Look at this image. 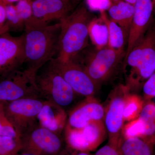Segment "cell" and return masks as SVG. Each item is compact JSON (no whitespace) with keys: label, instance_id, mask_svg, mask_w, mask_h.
<instances>
[{"label":"cell","instance_id":"32","mask_svg":"<svg viewBox=\"0 0 155 155\" xmlns=\"http://www.w3.org/2000/svg\"><path fill=\"white\" fill-rule=\"evenodd\" d=\"M16 155H37L31 153L26 152L20 150Z\"/></svg>","mask_w":155,"mask_h":155},{"label":"cell","instance_id":"4","mask_svg":"<svg viewBox=\"0 0 155 155\" xmlns=\"http://www.w3.org/2000/svg\"><path fill=\"white\" fill-rule=\"evenodd\" d=\"M35 82L43 99L52 102L65 110L74 101L76 94L59 72L54 59L37 70Z\"/></svg>","mask_w":155,"mask_h":155},{"label":"cell","instance_id":"14","mask_svg":"<svg viewBox=\"0 0 155 155\" xmlns=\"http://www.w3.org/2000/svg\"><path fill=\"white\" fill-rule=\"evenodd\" d=\"M105 109L94 97L85 99L70 111L66 127L80 129L92 122L104 121Z\"/></svg>","mask_w":155,"mask_h":155},{"label":"cell","instance_id":"5","mask_svg":"<svg viewBox=\"0 0 155 155\" xmlns=\"http://www.w3.org/2000/svg\"><path fill=\"white\" fill-rule=\"evenodd\" d=\"M22 68L0 75V102L27 98H41L35 84V73Z\"/></svg>","mask_w":155,"mask_h":155},{"label":"cell","instance_id":"33","mask_svg":"<svg viewBox=\"0 0 155 155\" xmlns=\"http://www.w3.org/2000/svg\"><path fill=\"white\" fill-rule=\"evenodd\" d=\"M124 1H125V2H127V3H130V4L133 5H134L137 0H124Z\"/></svg>","mask_w":155,"mask_h":155},{"label":"cell","instance_id":"22","mask_svg":"<svg viewBox=\"0 0 155 155\" xmlns=\"http://www.w3.org/2000/svg\"><path fill=\"white\" fill-rule=\"evenodd\" d=\"M6 20L9 31H18L25 29V22L19 17L15 5L13 4L6 5Z\"/></svg>","mask_w":155,"mask_h":155},{"label":"cell","instance_id":"26","mask_svg":"<svg viewBox=\"0 0 155 155\" xmlns=\"http://www.w3.org/2000/svg\"><path fill=\"white\" fill-rule=\"evenodd\" d=\"M31 2L30 0H19L15 5L17 13L25 22V26L31 22L33 16Z\"/></svg>","mask_w":155,"mask_h":155},{"label":"cell","instance_id":"18","mask_svg":"<svg viewBox=\"0 0 155 155\" xmlns=\"http://www.w3.org/2000/svg\"><path fill=\"white\" fill-rule=\"evenodd\" d=\"M155 146L140 137H121L118 149L121 155H155Z\"/></svg>","mask_w":155,"mask_h":155},{"label":"cell","instance_id":"25","mask_svg":"<svg viewBox=\"0 0 155 155\" xmlns=\"http://www.w3.org/2000/svg\"><path fill=\"white\" fill-rule=\"evenodd\" d=\"M0 136L19 138L14 127L6 116L4 110V104L1 102H0Z\"/></svg>","mask_w":155,"mask_h":155},{"label":"cell","instance_id":"39","mask_svg":"<svg viewBox=\"0 0 155 155\" xmlns=\"http://www.w3.org/2000/svg\"><path fill=\"white\" fill-rule=\"evenodd\" d=\"M154 11H155V10H154Z\"/></svg>","mask_w":155,"mask_h":155},{"label":"cell","instance_id":"23","mask_svg":"<svg viewBox=\"0 0 155 155\" xmlns=\"http://www.w3.org/2000/svg\"><path fill=\"white\" fill-rule=\"evenodd\" d=\"M21 148L20 139L0 136V155H16Z\"/></svg>","mask_w":155,"mask_h":155},{"label":"cell","instance_id":"20","mask_svg":"<svg viewBox=\"0 0 155 155\" xmlns=\"http://www.w3.org/2000/svg\"><path fill=\"white\" fill-rule=\"evenodd\" d=\"M102 17L107 29L108 46L116 50H124L125 40H127L125 31L116 22L107 18L104 13Z\"/></svg>","mask_w":155,"mask_h":155},{"label":"cell","instance_id":"37","mask_svg":"<svg viewBox=\"0 0 155 155\" xmlns=\"http://www.w3.org/2000/svg\"><path fill=\"white\" fill-rule=\"evenodd\" d=\"M30 1H32V0H30Z\"/></svg>","mask_w":155,"mask_h":155},{"label":"cell","instance_id":"6","mask_svg":"<svg viewBox=\"0 0 155 155\" xmlns=\"http://www.w3.org/2000/svg\"><path fill=\"white\" fill-rule=\"evenodd\" d=\"M125 55L124 50L115 49L107 45L89 54L85 58L81 59L80 62H75L83 67L99 86L113 75Z\"/></svg>","mask_w":155,"mask_h":155},{"label":"cell","instance_id":"28","mask_svg":"<svg viewBox=\"0 0 155 155\" xmlns=\"http://www.w3.org/2000/svg\"><path fill=\"white\" fill-rule=\"evenodd\" d=\"M2 3L0 2V35L9 32V29L6 20L5 7Z\"/></svg>","mask_w":155,"mask_h":155},{"label":"cell","instance_id":"3","mask_svg":"<svg viewBox=\"0 0 155 155\" xmlns=\"http://www.w3.org/2000/svg\"><path fill=\"white\" fill-rule=\"evenodd\" d=\"M130 68L125 85L130 91L138 90L155 71V26L151 23L142 38L125 61Z\"/></svg>","mask_w":155,"mask_h":155},{"label":"cell","instance_id":"35","mask_svg":"<svg viewBox=\"0 0 155 155\" xmlns=\"http://www.w3.org/2000/svg\"><path fill=\"white\" fill-rule=\"evenodd\" d=\"M154 10L155 9V0H152Z\"/></svg>","mask_w":155,"mask_h":155},{"label":"cell","instance_id":"11","mask_svg":"<svg viewBox=\"0 0 155 155\" xmlns=\"http://www.w3.org/2000/svg\"><path fill=\"white\" fill-rule=\"evenodd\" d=\"M54 61L61 75L76 95L85 97H94L98 86L83 67L73 61L61 62L55 58Z\"/></svg>","mask_w":155,"mask_h":155},{"label":"cell","instance_id":"12","mask_svg":"<svg viewBox=\"0 0 155 155\" xmlns=\"http://www.w3.org/2000/svg\"><path fill=\"white\" fill-rule=\"evenodd\" d=\"M25 63L24 35H0V75L22 68Z\"/></svg>","mask_w":155,"mask_h":155},{"label":"cell","instance_id":"30","mask_svg":"<svg viewBox=\"0 0 155 155\" xmlns=\"http://www.w3.org/2000/svg\"><path fill=\"white\" fill-rule=\"evenodd\" d=\"M59 155H92L90 152H88L80 151L70 149L69 148L65 147Z\"/></svg>","mask_w":155,"mask_h":155},{"label":"cell","instance_id":"19","mask_svg":"<svg viewBox=\"0 0 155 155\" xmlns=\"http://www.w3.org/2000/svg\"><path fill=\"white\" fill-rule=\"evenodd\" d=\"M144 126L143 139L153 143L155 133V104L151 101H144L143 107L138 118Z\"/></svg>","mask_w":155,"mask_h":155},{"label":"cell","instance_id":"31","mask_svg":"<svg viewBox=\"0 0 155 155\" xmlns=\"http://www.w3.org/2000/svg\"><path fill=\"white\" fill-rule=\"evenodd\" d=\"M19 1V0H1L2 2L5 5H10V4H13V3L18 2Z\"/></svg>","mask_w":155,"mask_h":155},{"label":"cell","instance_id":"24","mask_svg":"<svg viewBox=\"0 0 155 155\" xmlns=\"http://www.w3.org/2000/svg\"><path fill=\"white\" fill-rule=\"evenodd\" d=\"M144 130L143 123L137 118L124 125L121 137L124 138L138 137L143 139Z\"/></svg>","mask_w":155,"mask_h":155},{"label":"cell","instance_id":"15","mask_svg":"<svg viewBox=\"0 0 155 155\" xmlns=\"http://www.w3.org/2000/svg\"><path fill=\"white\" fill-rule=\"evenodd\" d=\"M134 7V14L127 37L125 61L150 25L154 10L152 0H137Z\"/></svg>","mask_w":155,"mask_h":155},{"label":"cell","instance_id":"1","mask_svg":"<svg viewBox=\"0 0 155 155\" xmlns=\"http://www.w3.org/2000/svg\"><path fill=\"white\" fill-rule=\"evenodd\" d=\"M94 18L84 5L79 6L60 21L58 61H72L88 46L89 27Z\"/></svg>","mask_w":155,"mask_h":155},{"label":"cell","instance_id":"17","mask_svg":"<svg viewBox=\"0 0 155 155\" xmlns=\"http://www.w3.org/2000/svg\"><path fill=\"white\" fill-rule=\"evenodd\" d=\"M110 19L125 31L127 39L134 12V5L124 1L113 3L108 9Z\"/></svg>","mask_w":155,"mask_h":155},{"label":"cell","instance_id":"29","mask_svg":"<svg viewBox=\"0 0 155 155\" xmlns=\"http://www.w3.org/2000/svg\"><path fill=\"white\" fill-rule=\"evenodd\" d=\"M93 155H121L118 147L109 144H106L98 150Z\"/></svg>","mask_w":155,"mask_h":155},{"label":"cell","instance_id":"8","mask_svg":"<svg viewBox=\"0 0 155 155\" xmlns=\"http://www.w3.org/2000/svg\"><path fill=\"white\" fill-rule=\"evenodd\" d=\"M130 92L125 85L120 84L113 90L104 107V122L108 136L109 144L118 147L124 126L125 98Z\"/></svg>","mask_w":155,"mask_h":155},{"label":"cell","instance_id":"7","mask_svg":"<svg viewBox=\"0 0 155 155\" xmlns=\"http://www.w3.org/2000/svg\"><path fill=\"white\" fill-rule=\"evenodd\" d=\"M45 101L40 98H27L3 103L6 116L19 138L38 123V116Z\"/></svg>","mask_w":155,"mask_h":155},{"label":"cell","instance_id":"21","mask_svg":"<svg viewBox=\"0 0 155 155\" xmlns=\"http://www.w3.org/2000/svg\"><path fill=\"white\" fill-rule=\"evenodd\" d=\"M144 100L137 94H127L125 100L124 107V121L130 122L137 119L143 107Z\"/></svg>","mask_w":155,"mask_h":155},{"label":"cell","instance_id":"36","mask_svg":"<svg viewBox=\"0 0 155 155\" xmlns=\"http://www.w3.org/2000/svg\"><path fill=\"white\" fill-rule=\"evenodd\" d=\"M0 2H1V0H0Z\"/></svg>","mask_w":155,"mask_h":155},{"label":"cell","instance_id":"38","mask_svg":"<svg viewBox=\"0 0 155 155\" xmlns=\"http://www.w3.org/2000/svg\"><path fill=\"white\" fill-rule=\"evenodd\" d=\"M67 1H68V0H67Z\"/></svg>","mask_w":155,"mask_h":155},{"label":"cell","instance_id":"2","mask_svg":"<svg viewBox=\"0 0 155 155\" xmlns=\"http://www.w3.org/2000/svg\"><path fill=\"white\" fill-rule=\"evenodd\" d=\"M61 24L25 28L24 35L25 68L36 73L55 58L59 47Z\"/></svg>","mask_w":155,"mask_h":155},{"label":"cell","instance_id":"34","mask_svg":"<svg viewBox=\"0 0 155 155\" xmlns=\"http://www.w3.org/2000/svg\"><path fill=\"white\" fill-rule=\"evenodd\" d=\"M153 144L155 145V133L154 134V135L153 136Z\"/></svg>","mask_w":155,"mask_h":155},{"label":"cell","instance_id":"9","mask_svg":"<svg viewBox=\"0 0 155 155\" xmlns=\"http://www.w3.org/2000/svg\"><path fill=\"white\" fill-rule=\"evenodd\" d=\"M21 150L37 155H59L66 147L64 137L52 132L38 123L20 138Z\"/></svg>","mask_w":155,"mask_h":155},{"label":"cell","instance_id":"13","mask_svg":"<svg viewBox=\"0 0 155 155\" xmlns=\"http://www.w3.org/2000/svg\"><path fill=\"white\" fill-rule=\"evenodd\" d=\"M31 5L33 16L25 28L45 26L53 20L60 21L69 14L70 9L67 0H32Z\"/></svg>","mask_w":155,"mask_h":155},{"label":"cell","instance_id":"10","mask_svg":"<svg viewBox=\"0 0 155 155\" xmlns=\"http://www.w3.org/2000/svg\"><path fill=\"white\" fill-rule=\"evenodd\" d=\"M64 134L67 147L88 152L96 149L107 135L104 121L92 122L80 129L66 127Z\"/></svg>","mask_w":155,"mask_h":155},{"label":"cell","instance_id":"27","mask_svg":"<svg viewBox=\"0 0 155 155\" xmlns=\"http://www.w3.org/2000/svg\"><path fill=\"white\" fill-rule=\"evenodd\" d=\"M144 101L150 100L155 97V71L143 85Z\"/></svg>","mask_w":155,"mask_h":155},{"label":"cell","instance_id":"16","mask_svg":"<svg viewBox=\"0 0 155 155\" xmlns=\"http://www.w3.org/2000/svg\"><path fill=\"white\" fill-rule=\"evenodd\" d=\"M67 119L68 115L64 108L46 100L37 117L40 126L60 135L64 133Z\"/></svg>","mask_w":155,"mask_h":155}]
</instances>
